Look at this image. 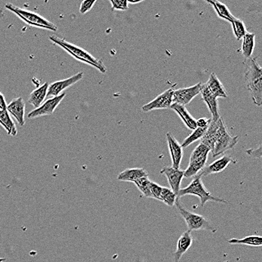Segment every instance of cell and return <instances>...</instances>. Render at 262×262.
Masks as SVG:
<instances>
[{"label":"cell","mask_w":262,"mask_h":262,"mask_svg":"<svg viewBox=\"0 0 262 262\" xmlns=\"http://www.w3.org/2000/svg\"><path fill=\"white\" fill-rule=\"evenodd\" d=\"M49 39L53 43L57 44V46L61 47L67 53L73 56L74 58L77 59L79 62L87 64L90 66L94 67L100 70L101 73H105L106 72L104 64L100 59L96 58L94 56L91 55L87 51L84 50L82 48L79 47L73 43L66 41L64 39L57 37L56 36H52L49 37Z\"/></svg>","instance_id":"1"},{"label":"cell","mask_w":262,"mask_h":262,"mask_svg":"<svg viewBox=\"0 0 262 262\" xmlns=\"http://www.w3.org/2000/svg\"><path fill=\"white\" fill-rule=\"evenodd\" d=\"M246 81L252 100L257 106L262 103V72L261 67L254 58L247 59Z\"/></svg>","instance_id":"2"},{"label":"cell","mask_w":262,"mask_h":262,"mask_svg":"<svg viewBox=\"0 0 262 262\" xmlns=\"http://www.w3.org/2000/svg\"><path fill=\"white\" fill-rule=\"evenodd\" d=\"M186 195H193L198 196L201 201V205L204 207L207 203L212 202L220 203V204H227L228 202L222 198L216 197L213 196L210 192L207 191L202 182V177L200 175L194 177L191 183L183 189H180L177 198L180 199L182 196Z\"/></svg>","instance_id":"3"},{"label":"cell","mask_w":262,"mask_h":262,"mask_svg":"<svg viewBox=\"0 0 262 262\" xmlns=\"http://www.w3.org/2000/svg\"><path fill=\"white\" fill-rule=\"evenodd\" d=\"M6 9L11 11L12 13L17 15L20 20L23 21L24 22H25L27 25H30V26L45 29V30L54 32L58 30V28L50 21L47 20L42 16L31 12V11L20 9V8L16 7L14 5L11 4V3H7L6 5Z\"/></svg>","instance_id":"4"},{"label":"cell","mask_w":262,"mask_h":262,"mask_svg":"<svg viewBox=\"0 0 262 262\" xmlns=\"http://www.w3.org/2000/svg\"><path fill=\"white\" fill-rule=\"evenodd\" d=\"M175 204L180 215L185 220L187 227H188V231L190 232L192 231H201V230L211 231L212 233L216 231L215 228L211 225L210 222L206 219L205 217L198 215V214L193 213L183 207L178 198L176 200Z\"/></svg>","instance_id":"5"},{"label":"cell","mask_w":262,"mask_h":262,"mask_svg":"<svg viewBox=\"0 0 262 262\" xmlns=\"http://www.w3.org/2000/svg\"><path fill=\"white\" fill-rule=\"evenodd\" d=\"M238 142V136H231L227 130L224 121H222L219 129L218 137L215 140L214 148L212 150V156L214 157L223 154L225 151L232 149Z\"/></svg>","instance_id":"6"},{"label":"cell","mask_w":262,"mask_h":262,"mask_svg":"<svg viewBox=\"0 0 262 262\" xmlns=\"http://www.w3.org/2000/svg\"><path fill=\"white\" fill-rule=\"evenodd\" d=\"M66 96V93L61 94L58 96L53 97L46 100L39 108L33 110L28 113L27 118L30 119H36L41 116H51L53 114L56 108H57L60 102L63 100Z\"/></svg>","instance_id":"7"},{"label":"cell","mask_w":262,"mask_h":262,"mask_svg":"<svg viewBox=\"0 0 262 262\" xmlns=\"http://www.w3.org/2000/svg\"><path fill=\"white\" fill-rule=\"evenodd\" d=\"M84 77V73L79 72L67 79L63 80L56 81V82L49 85L48 89L47 97H56L63 94V91L68 88L71 87L73 85L76 84Z\"/></svg>","instance_id":"8"},{"label":"cell","mask_w":262,"mask_h":262,"mask_svg":"<svg viewBox=\"0 0 262 262\" xmlns=\"http://www.w3.org/2000/svg\"><path fill=\"white\" fill-rule=\"evenodd\" d=\"M202 85L203 83H199L191 87L183 88V89L173 91L172 102L173 103L185 106L189 104L194 97L201 94Z\"/></svg>","instance_id":"9"},{"label":"cell","mask_w":262,"mask_h":262,"mask_svg":"<svg viewBox=\"0 0 262 262\" xmlns=\"http://www.w3.org/2000/svg\"><path fill=\"white\" fill-rule=\"evenodd\" d=\"M173 89H169L165 92L158 95L154 100L149 103L143 105L142 110L144 112H149L154 110L168 109L172 105V97H173Z\"/></svg>","instance_id":"10"},{"label":"cell","mask_w":262,"mask_h":262,"mask_svg":"<svg viewBox=\"0 0 262 262\" xmlns=\"http://www.w3.org/2000/svg\"><path fill=\"white\" fill-rule=\"evenodd\" d=\"M161 174L167 177L171 191L178 196L184 178V171L180 169H174L172 166H166L161 169Z\"/></svg>","instance_id":"11"},{"label":"cell","mask_w":262,"mask_h":262,"mask_svg":"<svg viewBox=\"0 0 262 262\" xmlns=\"http://www.w3.org/2000/svg\"><path fill=\"white\" fill-rule=\"evenodd\" d=\"M231 163L236 164V159H233V157H231V156L225 155L220 159L214 161L210 165L205 166V168L198 175L202 177L208 176V175H212V174L220 173V172H223L225 169H226V168Z\"/></svg>","instance_id":"12"},{"label":"cell","mask_w":262,"mask_h":262,"mask_svg":"<svg viewBox=\"0 0 262 262\" xmlns=\"http://www.w3.org/2000/svg\"><path fill=\"white\" fill-rule=\"evenodd\" d=\"M167 142L172 161V167L174 169H180L183 157V151L181 145L172 134H167Z\"/></svg>","instance_id":"13"},{"label":"cell","mask_w":262,"mask_h":262,"mask_svg":"<svg viewBox=\"0 0 262 262\" xmlns=\"http://www.w3.org/2000/svg\"><path fill=\"white\" fill-rule=\"evenodd\" d=\"M25 100L21 97L13 99L6 107L9 113L12 114L21 126L25 125Z\"/></svg>","instance_id":"14"},{"label":"cell","mask_w":262,"mask_h":262,"mask_svg":"<svg viewBox=\"0 0 262 262\" xmlns=\"http://www.w3.org/2000/svg\"><path fill=\"white\" fill-rule=\"evenodd\" d=\"M201 94L202 95L203 100L205 102L209 111H210L211 114H212V118H211L212 120H219L221 116H220V113H219L218 100H217L216 97L211 93L206 83L202 85Z\"/></svg>","instance_id":"15"},{"label":"cell","mask_w":262,"mask_h":262,"mask_svg":"<svg viewBox=\"0 0 262 262\" xmlns=\"http://www.w3.org/2000/svg\"><path fill=\"white\" fill-rule=\"evenodd\" d=\"M208 156H190L188 168L184 171V178H190L198 175L207 165Z\"/></svg>","instance_id":"16"},{"label":"cell","mask_w":262,"mask_h":262,"mask_svg":"<svg viewBox=\"0 0 262 262\" xmlns=\"http://www.w3.org/2000/svg\"><path fill=\"white\" fill-rule=\"evenodd\" d=\"M193 241H194V239H193L192 235L190 231H185L180 236L177 241V249L172 255L173 262H180L184 254L191 248Z\"/></svg>","instance_id":"17"},{"label":"cell","mask_w":262,"mask_h":262,"mask_svg":"<svg viewBox=\"0 0 262 262\" xmlns=\"http://www.w3.org/2000/svg\"><path fill=\"white\" fill-rule=\"evenodd\" d=\"M223 120V118H220L217 121H213L211 119L210 124H209L208 127H207L205 134H204L203 138L201 139V143L208 147L211 150V152L213 150L214 145H215V140H216L217 137H218L220 124H221Z\"/></svg>","instance_id":"18"},{"label":"cell","mask_w":262,"mask_h":262,"mask_svg":"<svg viewBox=\"0 0 262 262\" xmlns=\"http://www.w3.org/2000/svg\"><path fill=\"white\" fill-rule=\"evenodd\" d=\"M148 177V173L142 168L127 169L118 175V180L121 182H135L140 178Z\"/></svg>","instance_id":"19"},{"label":"cell","mask_w":262,"mask_h":262,"mask_svg":"<svg viewBox=\"0 0 262 262\" xmlns=\"http://www.w3.org/2000/svg\"><path fill=\"white\" fill-rule=\"evenodd\" d=\"M206 85H207V88L210 91L211 93L217 99L219 97H223V98L228 97V93H227L223 83L220 82V79L217 77L215 73H211L210 79H208Z\"/></svg>","instance_id":"20"},{"label":"cell","mask_w":262,"mask_h":262,"mask_svg":"<svg viewBox=\"0 0 262 262\" xmlns=\"http://www.w3.org/2000/svg\"><path fill=\"white\" fill-rule=\"evenodd\" d=\"M49 83H44L42 86H39L37 89L33 90L29 96L28 102L33 105L35 108H39L42 105L44 100L47 97Z\"/></svg>","instance_id":"21"},{"label":"cell","mask_w":262,"mask_h":262,"mask_svg":"<svg viewBox=\"0 0 262 262\" xmlns=\"http://www.w3.org/2000/svg\"><path fill=\"white\" fill-rule=\"evenodd\" d=\"M172 111L176 112L181 118L185 126L191 130H194L196 128V119L190 114L189 112L186 109L185 106L178 105L177 103H172L170 107Z\"/></svg>","instance_id":"22"},{"label":"cell","mask_w":262,"mask_h":262,"mask_svg":"<svg viewBox=\"0 0 262 262\" xmlns=\"http://www.w3.org/2000/svg\"><path fill=\"white\" fill-rule=\"evenodd\" d=\"M0 125L4 128L8 135L11 136L17 135V127L7 110H3V111L0 110Z\"/></svg>","instance_id":"23"},{"label":"cell","mask_w":262,"mask_h":262,"mask_svg":"<svg viewBox=\"0 0 262 262\" xmlns=\"http://www.w3.org/2000/svg\"><path fill=\"white\" fill-rule=\"evenodd\" d=\"M228 244L233 245H245L249 247H261L262 237L258 235H251L247 236L243 239H228Z\"/></svg>","instance_id":"24"},{"label":"cell","mask_w":262,"mask_h":262,"mask_svg":"<svg viewBox=\"0 0 262 262\" xmlns=\"http://www.w3.org/2000/svg\"><path fill=\"white\" fill-rule=\"evenodd\" d=\"M242 52L244 57L251 58L255 45V35L254 33H247L243 37Z\"/></svg>","instance_id":"25"},{"label":"cell","mask_w":262,"mask_h":262,"mask_svg":"<svg viewBox=\"0 0 262 262\" xmlns=\"http://www.w3.org/2000/svg\"><path fill=\"white\" fill-rule=\"evenodd\" d=\"M207 3L212 5V7L215 9V12H216V14H218L220 18L224 19V20L231 23V22L235 17L231 13L228 8L223 3L217 1H210V0L207 1Z\"/></svg>","instance_id":"26"},{"label":"cell","mask_w":262,"mask_h":262,"mask_svg":"<svg viewBox=\"0 0 262 262\" xmlns=\"http://www.w3.org/2000/svg\"><path fill=\"white\" fill-rule=\"evenodd\" d=\"M207 127H208V126H207ZM207 127H196V129H194V132H193L191 135H188V136L184 140L183 145H181L182 148H187V147L189 146L191 144L202 138L204 134H205L206 131H207Z\"/></svg>","instance_id":"27"},{"label":"cell","mask_w":262,"mask_h":262,"mask_svg":"<svg viewBox=\"0 0 262 262\" xmlns=\"http://www.w3.org/2000/svg\"><path fill=\"white\" fill-rule=\"evenodd\" d=\"M231 26H232L233 31H234V36H236L237 41H241L247 32L245 24L241 19L234 17V20L231 22Z\"/></svg>","instance_id":"28"},{"label":"cell","mask_w":262,"mask_h":262,"mask_svg":"<svg viewBox=\"0 0 262 262\" xmlns=\"http://www.w3.org/2000/svg\"><path fill=\"white\" fill-rule=\"evenodd\" d=\"M177 196L170 188L162 187L161 188V196H160V201L168 206V207H172L175 205L176 200H177Z\"/></svg>","instance_id":"29"},{"label":"cell","mask_w":262,"mask_h":262,"mask_svg":"<svg viewBox=\"0 0 262 262\" xmlns=\"http://www.w3.org/2000/svg\"><path fill=\"white\" fill-rule=\"evenodd\" d=\"M150 182H151V180H149L148 177H144V178L137 180V182H134V184L140 190V192L143 193V196L152 199L151 191H150Z\"/></svg>","instance_id":"30"},{"label":"cell","mask_w":262,"mask_h":262,"mask_svg":"<svg viewBox=\"0 0 262 262\" xmlns=\"http://www.w3.org/2000/svg\"><path fill=\"white\" fill-rule=\"evenodd\" d=\"M113 10L126 11L128 9L127 0H110Z\"/></svg>","instance_id":"31"},{"label":"cell","mask_w":262,"mask_h":262,"mask_svg":"<svg viewBox=\"0 0 262 262\" xmlns=\"http://www.w3.org/2000/svg\"><path fill=\"white\" fill-rule=\"evenodd\" d=\"M161 188L162 187L160 186L156 182H150V191H151V196H152V199H158L160 200V196H161Z\"/></svg>","instance_id":"32"},{"label":"cell","mask_w":262,"mask_h":262,"mask_svg":"<svg viewBox=\"0 0 262 262\" xmlns=\"http://www.w3.org/2000/svg\"><path fill=\"white\" fill-rule=\"evenodd\" d=\"M96 3H97L96 0H94V1H88V0L83 1L82 3H81V6H80V13L84 14L89 12V11L92 10V8L94 7V4H95Z\"/></svg>","instance_id":"33"},{"label":"cell","mask_w":262,"mask_h":262,"mask_svg":"<svg viewBox=\"0 0 262 262\" xmlns=\"http://www.w3.org/2000/svg\"><path fill=\"white\" fill-rule=\"evenodd\" d=\"M211 119L207 118H201V119L196 120V127L204 128L207 127L210 124Z\"/></svg>","instance_id":"34"},{"label":"cell","mask_w":262,"mask_h":262,"mask_svg":"<svg viewBox=\"0 0 262 262\" xmlns=\"http://www.w3.org/2000/svg\"><path fill=\"white\" fill-rule=\"evenodd\" d=\"M6 107H7V104H6V98H5L3 94L0 92V110L3 111V110H6Z\"/></svg>","instance_id":"35"},{"label":"cell","mask_w":262,"mask_h":262,"mask_svg":"<svg viewBox=\"0 0 262 262\" xmlns=\"http://www.w3.org/2000/svg\"><path fill=\"white\" fill-rule=\"evenodd\" d=\"M3 16H4V10L0 8V19L3 18Z\"/></svg>","instance_id":"36"},{"label":"cell","mask_w":262,"mask_h":262,"mask_svg":"<svg viewBox=\"0 0 262 262\" xmlns=\"http://www.w3.org/2000/svg\"><path fill=\"white\" fill-rule=\"evenodd\" d=\"M142 3V1H128V3L130 4H137V3Z\"/></svg>","instance_id":"37"},{"label":"cell","mask_w":262,"mask_h":262,"mask_svg":"<svg viewBox=\"0 0 262 262\" xmlns=\"http://www.w3.org/2000/svg\"><path fill=\"white\" fill-rule=\"evenodd\" d=\"M6 258H0V262H5L6 261Z\"/></svg>","instance_id":"38"}]
</instances>
